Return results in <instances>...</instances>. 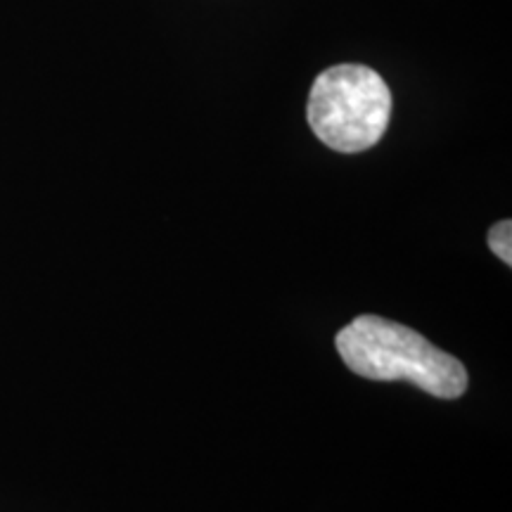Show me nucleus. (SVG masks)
Masks as SVG:
<instances>
[{
  "label": "nucleus",
  "mask_w": 512,
  "mask_h": 512,
  "mask_svg": "<svg viewBox=\"0 0 512 512\" xmlns=\"http://www.w3.org/2000/svg\"><path fill=\"white\" fill-rule=\"evenodd\" d=\"M489 247L505 266H512V221H498L489 230Z\"/></svg>",
  "instance_id": "nucleus-3"
},
{
  "label": "nucleus",
  "mask_w": 512,
  "mask_h": 512,
  "mask_svg": "<svg viewBox=\"0 0 512 512\" xmlns=\"http://www.w3.org/2000/svg\"><path fill=\"white\" fill-rule=\"evenodd\" d=\"M306 119L320 143L358 155L380 143L392 119V91L366 64H335L316 76Z\"/></svg>",
  "instance_id": "nucleus-2"
},
{
  "label": "nucleus",
  "mask_w": 512,
  "mask_h": 512,
  "mask_svg": "<svg viewBox=\"0 0 512 512\" xmlns=\"http://www.w3.org/2000/svg\"><path fill=\"white\" fill-rule=\"evenodd\" d=\"M351 373L373 382H408L437 399H458L467 392V370L420 332L380 316H358L335 339Z\"/></svg>",
  "instance_id": "nucleus-1"
}]
</instances>
